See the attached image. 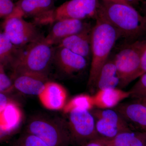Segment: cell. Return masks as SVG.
<instances>
[{"mask_svg":"<svg viewBox=\"0 0 146 146\" xmlns=\"http://www.w3.org/2000/svg\"><path fill=\"white\" fill-rule=\"evenodd\" d=\"M11 79L16 90L27 95L37 96L49 81L48 75L27 72H13Z\"/></svg>","mask_w":146,"mask_h":146,"instance_id":"30bf717a","label":"cell"},{"mask_svg":"<svg viewBox=\"0 0 146 146\" xmlns=\"http://www.w3.org/2000/svg\"><path fill=\"white\" fill-rule=\"evenodd\" d=\"M99 2V0H70L41 18L37 24L51 25L59 20L83 21L87 18H95Z\"/></svg>","mask_w":146,"mask_h":146,"instance_id":"8992f818","label":"cell"},{"mask_svg":"<svg viewBox=\"0 0 146 146\" xmlns=\"http://www.w3.org/2000/svg\"><path fill=\"white\" fill-rule=\"evenodd\" d=\"M92 28L89 24L83 30L63 39L56 46L68 49L87 60L91 55Z\"/></svg>","mask_w":146,"mask_h":146,"instance_id":"9a60e30c","label":"cell"},{"mask_svg":"<svg viewBox=\"0 0 146 146\" xmlns=\"http://www.w3.org/2000/svg\"><path fill=\"white\" fill-rule=\"evenodd\" d=\"M68 114V128L72 141L81 145L100 137L96 129L95 118L91 111L74 110Z\"/></svg>","mask_w":146,"mask_h":146,"instance_id":"ba28073f","label":"cell"},{"mask_svg":"<svg viewBox=\"0 0 146 146\" xmlns=\"http://www.w3.org/2000/svg\"><path fill=\"white\" fill-rule=\"evenodd\" d=\"M95 108L93 96L87 94L77 95L67 102L63 109V113L68 114L74 110H82L91 111Z\"/></svg>","mask_w":146,"mask_h":146,"instance_id":"7402d4cb","label":"cell"},{"mask_svg":"<svg viewBox=\"0 0 146 146\" xmlns=\"http://www.w3.org/2000/svg\"></svg>","mask_w":146,"mask_h":146,"instance_id":"d590c367","label":"cell"},{"mask_svg":"<svg viewBox=\"0 0 146 146\" xmlns=\"http://www.w3.org/2000/svg\"><path fill=\"white\" fill-rule=\"evenodd\" d=\"M16 7L12 0H0V18H5L13 13Z\"/></svg>","mask_w":146,"mask_h":146,"instance_id":"d4e9b609","label":"cell"},{"mask_svg":"<svg viewBox=\"0 0 146 146\" xmlns=\"http://www.w3.org/2000/svg\"><path fill=\"white\" fill-rule=\"evenodd\" d=\"M8 135L0 127V141H3Z\"/></svg>","mask_w":146,"mask_h":146,"instance_id":"4dcf8cb0","label":"cell"},{"mask_svg":"<svg viewBox=\"0 0 146 146\" xmlns=\"http://www.w3.org/2000/svg\"><path fill=\"white\" fill-rule=\"evenodd\" d=\"M20 48L11 43L2 31L0 30V63L4 66L11 67Z\"/></svg>","mask_w":146,"mask_h":146,"instance_id":"44dd1931","label":"cell"},{"mask_svg":"<svg viewBox=\"0 0 146 146\" xmlns=\"http://www.w3.org/2000/svg\"><path fill=\"white\" fill-rule=\"evenodd\" d=\"M53 62L61 72L66 74L72 75L84 70L87 60L68 49L56 46L54 48Z\"/></svg>","mask_w":146,"mask_h":146,"instance_id":"7c38bea8","label":"cell"},{"mask_svg":"<svg viewBox=\"0 0 146 146\" xmlns=\"http://www.w3.org/2000/svg\"><path fill=\"white\" fill-rule=\"evenodd\" d=\"M16 146H49L39 137L26 132L18 138Z\"/></svg>","mask_w":146,"mask_h":146,"instance_id":"603a6c76","label":"cell"},{"mask_svg":"<svg viewBox=\"0 0 146 146\" xmlns=\"http://www.w3.org/2000/svg\"><path fill=\"white\" fill-rule=\"evenodd\" d=\"M42 105L51 110H63L67 102L68 92L60 84L48 81L38 95Z\"/></svg>","mask_w":146,"mask_h":146,"instance_id":"5bb4252c","label":"cell"},{"mask_svg":"<svg viewBox=\"0 0 146 146\" xmlns=\"http://www.w3.org/2000/svg\"><path fill=\"white\" fill-rule=\"evenodd\" d=\"M120 80L114 59L109 58L103 65L98 76L95 87L97 90L116 88Z\"/></svg>","mask_w":146,"mask_h":146,"instance_id":"d6986e66","label":"cell"},{"mask_svg":"<svg viewBox=\"0 0 146 146\" xmlns=\"http://www.w3.org/2000/svg\"><path fill=\"white\" fill-rule=\"evenodd\" d=\"M126 2L130 5L134 6L138 5L140 3H142L144 0H125Z\"/></svg>","mask_w":146,"mask_h":146,"instance_id":"f546056e","label":"cell"},{"mask_svg":"<svg viewBox=\"0 0 146 146\" xmlns=\"http://www.w3.org/2000/svg\"><path fill=\"white\" fill-rule=\"evenodd\" d=\"M44 36L20 48L11 65L13 72H31L48 75L53 62L54 48L45 42Z\"/></svg>","mask_w":146,"mask_h":146,"instance_id":"3957f363","label":"cell"},{"mask_svg":"<svg viewBox=\"0 0 146 146\" xmlns=\"http://www.w3.org/2000/svg\"><path fill=\"white\" fill-rule=\"evenodd\" d=\"M93 96L95 107L110 109L115 108L122 101L130 97V93L117 88H109L98 90Z\"/></svg>","mask_w":146,"mask_h":146,"instance_id":"e0dca14e","label":"cell"},{"mask_svg":"<svg viewBox=\"0 0 146 146\" xmlns=\"http://www.w3.org/2000/svg\"><path fill=\"white\" fill-rule=\"evenodd\" d=\"M112 146H146V132L126 131L112 139Z\"/></svg>","mask_w":146,"mask_h":146,"instance_id":"ffe728a7","label":"cell"},{"mask_svg":"<svg viewBox=\"0 0 146 146\" xmlns=\"http://www.w3.org/2000/svg\"><path fill=\"white\" fill-rule=\"evenodd\" d=\"M110 1H114L120 2H126L125 0H110Z\"/></svg>","mask_w":146,"mask_h":146,"instance_id":"e575fe53","label":"cell"},{"mask_svg":"<svg viewBox=\"0 0 146 146\" xmlns=\"http://www.w3.org/2000/svg\"><path fill=\"white\" fill-rule=\"evenodd\" d=\"M4 67L0 63V72H4Z\"/></svg>","mask_w":146,"mask_h":146,"instance_id":"836d02e7","label":"cell"},{"mask_svg":"<svg viewBox=\"0 0 146 146\" xmlns=\"http://www.w3.org/2000/svg\"><path fill=\"white\" fill-rule=\"evenodd\" d=\"M55 0H19L15 10L23 17H31L36 21L54 9Z\"/></svg>","mask_w":146,"mask_h":146,"instance_id":"2e32d148","label":"cell"},{"mask_svg":"<svg viewBox=\"0 0 146 146\" xmlns=\"http://www.w3.org/2000/svg\"><path fill=\"white\" fill-rule=\"evenodd\" d=\"M139 78L138 81L129 91L130 97L134 99L146 98V73Z\"/></svg>","mask_w":146,"mask_h":146,"instance_id":"cb8c5ba5","label":"cell"},{"mask_svg":"<svg viewBox=\"0 0 146 146\" xmlns=\"http://www.w3.org/2000/svg\"><path fill=\"white\" fill-rule=\"evenodd\" d=\"M133 100L146 106V98H145L136 99H134Z\"/></svg>","mask_w":146,"mask_h":146,"instance_id":"d6a6232c","label":"cell"},{"mask_svg":"<svg viewBox=\"0 0 146 146\" xmlns=\"http://www.w3.org/2000/svg\"><path fill=\"white\" fill-rule=\"evenodd\" d=\"M14 88L11 78L4 72H0V93H4Z\"/></svg>","mask_w":146,"mask_h":146,"instance_id":"484cf974","label":"cell"},{"mask_svg":"<svg viewBox=\"0 0 146 146\" xmlns=\"http://www.w3.org/2000/svg\"><path fill=\"white\" fill-rule=\"evenodd\" d=\"M91 112L95 118L96 129L100 137L112 140L122 132L132 129L115 109L96 108Z\"/></svg>","mask_w":146,"mask_h":146,"instance_id":"9c48e42d","label":"cell"},{"mask_svg":"<svg viewBox=\"0 0 146 146\" xmlns=\"http://www.w3.org/2000/svg\"><path fill=\"white\" fill-rule=\"evenodd\" d=\"M47 36L44 39L47 44L53 46L57 45L61 41L85 28L89 24L83 21L65 19L54 22Z\"/></svg>","mask_w":146,"mask_h":146,"instance_id":"8fae6325","label":"cell"},{"mask_svg":"<svg viewBox=\"0 0 146 146\" xmlns=\"http://www.w3.org/2000/svg\"><path fill=\"white\" fill-rule=\"evenodd\" d=\"M27 133L39 137L49 146H69L72 142L68 123L44 117H36L29 122Z\"/></svg>","mask_w":146,"mask_h":146,"instance_id":"277c9868","label":"cell"},{"mask_svg":"<svg viewBox=\"0 0 146 146\" xmlns=\"http://www.w3.org/2000/svg\"><path fill=\"white\" fill-rule=\"evenodd\" d=\"M145 73H146V45L141 57V66L139 74V77Z\"/></svg>","mask_w":146,"mask_h":146,"instance_id":"83f0119b","label":"cell"},{"mask_svg":"<svg viewBox=\"0 0 146 146\" xmlns=\"http://www.w3.org/2000/svg\"><path fill=\"white\" fill-rule=\"evenodd\" d=\"M142 10L143 13V15L146 19V0L142 2Z\"/></svg>","mask_w":146,"mask_h":146,"instance_id":"1f68e13d","label":"cell"},{"mask_svg":"<svg viewBox=\"0 0 146 146\" xmlns=\"http://www.w3.org/2000/svg\"><path fill=\"white\" fill-rule=\"evenodd\" d=\"M23 119L21 108L15 102L10 100L0 112V127L9 136L18 129Z\"/></svg>","mask_w":146,"mask_h":146,"instance_id":"ac0fdd59","label":"cell"},{"mask_svg":"<svg viewBox=\"0 0 146 146\" xmlns=\"http://www.w3.org/2000/svg\"><path fill=\"white\" fill-rule=\"evenodd\" d=\"M131 128L146 132V106L133 100L122 103L115 108Z\"/></svg>","mask_w":146,"mask_h":146,"instance_id":"4fadbf2b","label":"cell"},{"mask_svg":"<svg viewBox=\"0 0 146 146\" xmlns=\"http://www.w3.org/2000/svg\"><path fill=\"white\" fill-rule=\"evenodd\" d=\"M146 45V39L136 40L124 47L114 57L120 82L123 88L139 77L141 57Z\"/></svg>","mask_w":146,"mask_h":146,"instance_id":"5b68a950","label":"cell"},{"mask_svg":"<svg viewBox=\"0 0 146 146\" xmlns=\"http://www.w3.org/2000/svg\"><path fill=\"white\" fill-rule=\"evenodd\" d=\"M2 28L3 32L18 48H22L43 36L35 24L27 22L14 9L5 18Z\"/></svg>","mask_w":146,"mask_h":146,"instance_id":"52a82bcc","label":"cell"},{"mask_svg":"<svg viewBox=\"0 0 146 146\" xmlns=\"http://www.w3.org/2000/svg\"><path fill=\"white\" fill-rule=\"evenodd\" d=\"M96 15L112 25L121 37L135 39L146 33V18L127 3L101 0Z\"/></svg>","mask_w":146,"mask_h":146,"instance_id":"6da1fadb","label":"cell"},{"mask_svg":"<svg viewBox=\"0 0 146 146\" xmlns=\"http://www.w3.org/2000/svg\"><path fill=\"white\" fill-rule=\"evenodd\" d=\"M80 146H112V140L99 137Z\"/></svg>","mask_w":146,"mask_h":146,"instance_id":"4316f807","label":"cell"},{"mask_svg":"<svg viewBox=\"0 0 146 146\" xmlns=\"http://www.w3.org/2000/svg\"><path fill=\"white\" fill-rule=\"evenodd\" d=\"M96 24L92 28L91 55L92 56L88 85L94 86L101 70L109 58L110 52L118 39L117 31L108 22L96 15Z\"/></svg>","mask_w":146,"mask_h":146,"instance_id":"7a4b0ae2","label":"cell"},{"mask_svg":"<svg viewBox=\"0 0 146 146\" xmlns=\"http://www.w3.org/2000/svg\"><path fill=\"white\" fill-rule=\"evenodd\" d=\"M9 101L3 93H0V112L5 108Z\"/></svg>","mask_w":146,"mask_h":146,"instance_id":"f1b7e54d","label":"cell"}]
</instances>
